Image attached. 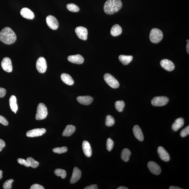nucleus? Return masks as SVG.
Instances as JSON below:
<instances>
[{
    "instance_id": "obj_1",
    "label": "nucleus",
    "mask_w": 189,
    "mask_h": 189,
    "mask_svg": "<svg viewBox=\"0 0 189 189\" xmlns=\"http://www.w3.org/2000/svg\"><path fill=\"white\" fill-rule=\"evenodd\" d=\"M16 40V35L12 29L5 27L0 32V40L3 43L11 44L14 43Z\"/></svg>"
},
{
    "instance_id": "obj_26",
    "label": "nucleus",
    "mask_w": 189,
    "mask_h": 189,
    "mask_svg": "<svg viewBox=\"0 0 189 189\" xmlns=\"http://www.w3.org/2000/svg\"><path fill=\"white\" fill-rule=\"evenodd\" d=\"M120 61L125 65H127L132 62L133 57L131 55H120L119 57Z\"/></svg>"
},
{
    "instance_id": "obj_14",
    "label": "nucleus",
    "mask_w": 189,
    "mask_h": 189,
    "mask_svg": "<svg viewBox=\"0 0 189 189\" xmlns=\"http://www.w3.org/2000/svg\"><path fill=\"white\" fill-rule=\"evenodd\" d=\"M161 66L164 69L168 71H172L175 69V65L172 61L165 59L161 61Z\"/></svg>"
},
{
    "instance_id": "obj_21",
    "label": "nucleus",
    "mask_w": 189,
    "mask_h": 189,
    "mask_svg": "<svg viewBox=\"0 0 189 189\" xmlns=\"http://www.w3.org/2000/svg\"><path fill=\"white\" fill-rule=\"evenodd\" d=\"M76 127L74 126L68 125L66 126L62 133V136L64 137H69L73 134L75 132Z\"/></svg>"
},
{
    "instance_id": "obj_4",
    "label": "nucleus",
    "mask_w": 189,
    "mask_h": 189,
    "mask_svg": "<svg viewBox=\"0 0 189 189\" xmlns=\"http://www.w3.org/2000/svg\"><path fill=\"white\" fill-rule=\"evenodd\" d=\"M47 109L45 105L42 103L39 104L37 108L36 119L37 120H44L47 117Z\"/></svg>"
},
{
    "instance_id": "obj_3",
    "label": "nucleus",
    "mask_w": 189,
    "mask_h": 189,
    "mask_svg": "<svg viewBox=\"0 0 189 189\" xmlns=\"http://www.w3.org/2000/svg\"><path fill=\"white\" fill-rule=\"evenodd\" d=\"M150 39L151 42L157 44L162 40L163 34L162 31L158 29H152L150 34Z\"/></svg>"
},
{
    "instance_id": "obj_20",
    "label": "nucleus",
    "mask_w": 189,
    "mask_h": 189,
    "mask_svg": "<svg viewBox=\"0 0 189 189\" xmlns=\"http://www.w3.org/2000/svg\"><path fill=\"white\" fill-rule=\"evenodd\" d=\"M82 149L86 156L90 157L92 156V151L89 143L87 141H84L82 142Z\"/></svg>"
},
{
    "instance_id": "obj_18",
    "label": "nucleus",
    "mask_w": 189,
    "mask_h": 189,
    "mask_svg": "<svg viewBox=\"0 0 189 189\" xmlns=\"http://www.w3.org/2000/svg\"><path fill=\"white\" fill-rule=\"evenodd\" d=\"M77 100L81 105H89L92 103L93 99L89 96H80L77 97Z\"/></svg>"
},
{
    "instance_id": "obj_41",
    "label": "nucleus",
    "mask_w": 189,
    "mask_h": 189,
    "mask_svg": "<svg viewBox=\"0 0 189 189\" xmlns=\"http://www.w3.org/2000/svg\"><path fill=\"white\" fill-rule=\"evenodd\" d=\"M5 144L4 141L0 139V152L5 147Z\"/></svg>"
},
{
    "instance_id": "obj_30",
    "label": "nucleus",
    "mask_w": 189,
    "mask_h": 189,
    "mask_svg": "<svg viewBox=\"0 0 189 189\" xmlns=\"http://www.w3.org/2000/svg\"><path fill=\"white\" fill-rule=\"evenodd\" d=\"M27 162L28 163L29 166L33 168H37L39 165V163L37 161L35 160L32 158L29 157L27 159Z\"/></svg>"
},
{
    "instance_id": "obj_12",
    "label": "nucleus",
    "mask_w": 189,
    "mask_h": 189,
    "mask_svg": "<svg viewBox=\"0 0 189 189\" xmlns=\"http://www.w3.org/2000/svg\"><path fill=\"white\" fill-rule=\"evenodd\" d=\"M147 167L150 171L154 175H158L160 174L161 168L156 163L150 161L148 163Z\"/></svg>"
},
{
    "instance_id": "obj_28",
    "label": "nucleus",
    "mask_w": 189,
    "mask_h": 189,
    "mask_svg": "<svg viewBox=\"0 0 189 189\" xmlns=\"http://www.w3.org/2000/svg\"><path fill=\"white\" fill-rule=\"evenodd\" d=\"M125 105V103L123 101H117L115 103V107L116 110L120 112L123 111Z\"/></svg>"
},
{
    "instance_id": "obj_24",
    "label": "nucleus",
    "mask_w": 189,
    "mask_h": 189,
    "mask_svg": "<svg viewBox=\"0 0 189 189\" xmlns=\"http://www.w3.org/2000/svg\"><path fill=\"white\" fill-rule=\"evenodd\" d=\"M9 102L11 110L15 113H16L18 109L17 104H16V96L12 95L11 96L9 99Z\"/></svg>"
},
{
    "instance_id": "obj_32",
    "label": "nucleus",
    "mask_w": 189,
    "mask_h": 189,
    "mask_svg": "<svg viewBox=\"0 0 189 189\" xmlns=\"http://www.w3.org/2000/svg\"><path fill=\"white\" fill-rule=\"evenodd\" d=\"M115 120L113 117L110 115H107V116L105 125L107 127H112L114 125Z\"/></svg>"
},
{
    "instance_id": "obj_44",
    "label": "nucleus",
    "mask_w": 189,
    "mask_h": 189,
    "mask_svg": "<svg viewBox=\"0 0 189 189\" xmlns=\"http://www.w3.org/2000/svg\"><path fill=\"white\" fill-rule=\"evenodd\" d=\"M189 41H188V43L187 44V46H186L187 51V52H188V54H189Z\"/></svg>"
},
{
    "instance_id": "obj_6",
    "label": "nucleus",
    "mask_w": 189,
    "mask_h": 189,
    "mask_svg": "<svg viewBox=\"0 0 189 189\" xmlns=\"http://www.w3.org/2000/svg\"><path fill=\"white\" fill-rule=\"evenodd\" d=\"M169 99L165 96H157L152 100L151 104L154 106L161 107L166 105Z\"/></svg>"
},
{
    "instance_id": "obj_22",
    "label": "nucleus",
    "mask_w": 189,
    "mask_h": 189,
    "mask_svg": "<svg viewBox=\"0 0 189 189\" xmlns=\"http://www.w3.org/2000/svg\"><path fill=\"white\" fill-rule=\"evenodd\" d=\"M184 124V120L183 118H179L175 120V123L172 125V129L174 131H177L182 127Z\"/></svg>"
},
{
    "instance_id": "obj_15",
    "label": "nucleus",
    "mask_w": 189,
    "mask_h": 189,
    "mask_svg": "<svg viewBox=\"0 0 189 189\" xmlns=\"http://www.w3.org/2000/svg\"><path fill=\"white\" fill-rule=\"evenodd\" d=\"M81 176V172L78 168H74L73 174L70 180V183L72 184H74L78 181L80 179Z\"/></svg>"
},
{
    "instance_id": "obj_23",
    "label": "nucleus",
    "mask_w": 189,
    "mask_h": 189,
    "mask_svg": "<svg viewBox=\"0 0 189 189\" xmlns=\"http://www.w3.org/2000/svg\"><path fill=\"white\" fill-rule=\"evenodd\" d=\"M61 79L65 84L72 86L74 83V81L72 78L69 74L66 73H63L61 76Z\"/></svg>"
},
{
    "instance_id": "obj_11",
    "label": "nucleus",
    "mask_w": 189,
    "mask_h": 189,
    "mask_svg": "<svg viewBox=\"0 0 189 189\" xmlns=\"http://www.w3.org/2000/svg\"><path fill=\"white\" fill-rule=\"evenodd\" d=\"M1 67L5 72L10 73L12 71V65L11 61L8 57L3 59L1 62Z\"/></svg>"
},
{
    "instance_id": "obj_34",
    "label": "nucleus",
    "mask_w": 189,
    "mask_h": 189,
    "mask_svg": "<svg viewBox=\"0 0 189 189\" xmlns=\"http://www.w3.org/2000/svg\"><path fill=\"white\" fill-rule=\"evenodd\" d=\"M107 149L108 151L112 150L114 146V142L112 139L109 138L107 139Z\"/></svg>"
},
{
    "instance_id": "obj_33",
    "label": "nucleus",
    "mask_w": 189,
    "mask_h": 189,
    "mask_svg": "<svg viewBox=\"0 0 189 189\" xmlns=\"http://www.w3.org/2000/svg\"><path fill=\"white\" fill-rule=\"evenodd\" d=\"M68 149L67 147L65 146H64L61 147L55 148L53 150L54 152L62 154L66 152H67Z\"/></svg>"
},
{
    "instance_id": "obj_9",
    "label": "nucleus",
    "mask_w": 189,
    "mask_h": 189,
    "mask_svg": "<svg viewBox=\"0 0 189 189\" xmlns=\"http://www.w3.org/2000/svg\"><path fill=\"white\" fill-rule=\"evenodd\" d=\"M75 32L78 37L81 39L86 40L87 39L88 30L84 27L79 26L76 28Z\"/></svg>"
},
{
    "instance_id": "obj_47",
    "label": "nucleus",
    "mask_w": 189,
    "mask_h": 189,
    "mask_svg": "<svg viewBox=\"0 0 189 189\" xmlns=\"http://www.w3.org/2000/svg\"><path fill=\"white\" fill-rule=\"evenodd\" d=\"M188 41H189L188 40H187V42H188Z\"/></svg>"
},
{
    "instance_id": "obj_17",
    "label": "nucleus",
    "mask_w": 189,
    "mask_h": 189,
    "mask_svg": "<svg viewBox=\"0 0 189 189\" xmlns=\"http://www.w3.org/2000/svg\"><path fill=\"white\" fill-rule=\"evenodd\" d=\"M20 14L24 18L28 19H33L34 17V13L30 9L24 7L20 11Z\"/></svg>"
},
{
    "instance_id": "obj_31",
    "label": "nucleus",
    "mask_w": 189,
    "mask_h": 189,
    "mask_svg": "<svg viewBox=\"0 0 189 189\" xmlns=\"http://www.w3.org/2000/svg\"><path fill=\"white\" fill-rule=\"evenodd\" d=\"M67 8L68 9V10L72 12H78L79 10V7L77 5L73 3L68 4L67 5Z\"/></svg>"
},
{
    "instance_id": "obj_16",
    "label": "nucleus",
    "mask_w": 189,
    "mask_h": 189,
    "mask_svg": "<svg viewBox=\"0 0 189 189\" xmlns=\"http://www.w3.org/2000/svg\"><path fill=\"white\" fill-rule=\"evenodd\" d=\"M69 62L73 64H81L84 62V59L81 55H70L68 57Z\"/></svg>"
},
{
    "instance_id": "obj_37",
    "label": "nucleus",
    "mask_w": 189,
    "mask_h": 189,
    "mask_svg": "<svg viewBox=\"0 0 189 189\" xmlns=\"http://www.w3.org/2000/svg\"><path fill=\"white\" fill-rule=\"evenodd\" d=\"M19 164L23 165L27 167H29V166L28 163L27 162V160H25V159L22 158H19L17 160Z\"/></svg>"
},
{
    "instance_id": "obj_8",
    "label": "nucleus",
    "mask_w": 189,
    "mask_h": 189,
    "mask_svg": "<svg viewBox=\"0 0 189 189\" xmlns=\"http://www.w3.org/2000/svg\"><path fill=\"white\" fill-rule=\"evenodd\" d=\"M46 22L50 28L53 30H56L59 27L58 21L54 16L52 15L48 16L46 18Z\"/></svg>"
},
{
    "instance_id": "obj_2",
    "label": "nucleus",
    "mask_w": 189,
    "mask_h": 189,
    "mask_svg": "<svg viewBox=\"0 0 189 189\" xmlns=\"http://www.w3.org/2000/svg\"><path fill=\"white\" fill-rule=\"evenodd\" d=\"M122 6L120 0H107L104 6V10L106 14H112L118 11Z\"/></svg>"
},
{
    "instance_id": "obj_25",
    "label": "nucleus",
    "mask_w": 189,
    "mask_h": 189,
    "mask_svg": "<svg viewBox=\"0 0 189 189\" xmlns=\"http://www.w3.org/2000/svg\"><path fill=\"white\" fill-rule=\"evenodd\" d=\"M122 31L121 27L119 25L116 24L112 27L110 31V33L112 36L116 37L121 34Z\"/></svg>"
},
{
    "instance_id": "obj_40",
    "label": "nucleus",
    "mask_w": 189,
    "mask_h": 189,
    "mask_svg": "<svg viewBox=\"0 0 189 189\" xmlns=\"http://www.w3.org/2000/svg\"><path fill=\"white\" fill-rule=\"evenodd\" d=\"M6 93V90L5 89L0 88V98L4 97Z\"/></svg>"
},
{
    "instance_id": "obj_35",
    "label": "nucleus",
    "mask_w": 189,
    "mask_h": 189,
    "mask_svg": "<svg viewBox=\"0 0 189 189\" xmlns=\"http://www.w3.org/2000/svg\"><path fill=\"white\" fill-rule=\"evenodd\" d=\"M14 180L10 179L7 180L4 183L3 188L4 189H11L12 188V183L14 182Z\"/></svg>"
},
{
    "instance_id": "obj_36",
    "label": "nucleus",
    "mask_w": 189,
    "mask_h": 189,
    "mask_svg": "<svg viewBox=\"0 0 189 189\" xmlns=\"http://www.w3.org/2000/svg\"><path fill=\"white\" fill-rule=\"evenodd\" d=\"M180 136L182 137H185L189 134V126H187L183 129L180 132Z\"/></svg>"
},
{
    "instance_id": "obj_13",
    "label": "nucleus",
    "mask_w": 189,
    "mask_h": 189,
    "mask_svg": "<svg viewBox=\"0 0 189 189\" xmlns=\"http://www.w3.org/2000/svg\"><path fill=\"white\" fill-rule=\"evenodd\" d=\"M157 151L159 157L162 160L168 162L170 160L169 154L162 146H159L158 148Z\"/></svg>"
},
{
    "instance_id": "obj_27",
    "label": "nucleus",
    "mask_w": 189,
    "mask_h": 189,
    "mask_svg": "<svg viewBox=\"0 0 189 189\" xmlns=\"http://www.w3.org/2000/svg\"><path fill=\"white\" fill-rule=\"evenodd\" d=\"M131 155V151L127 148H125L122 151L121 157L122 160L125 162H128L129 160Z\"/></svg>"
},
{
    "instance_id": "obj_29",
    "label": "nucleus",
    "mask_w": 189,
    "mask_h": 189,
    "mask_svg": "<svg viewBox=\"0 0 189 189\" xmlns=\"http://www.w3.org/2000/svg\"><path fill=\"white\" fill-rule=\"evenodd\" d=\"M54 173L57 176L61 177L62 179H64L66 177L67 173L65 170L60 169H57L54 170Z\"/></svg>"
},
{
    "instance_id": "obj_10",
    "label": "nucleus",
    "mask_w": 189,
    "mask_h": 189,
    "mask_svg": "<svg viewBox=\"0 0 189 189\" xmlns=\"http://www.w3.org/2000/svg\"><path fill=\"white\" fill-rule=\"evenodd\" d=\"M46 132V130L45 129H35L28 131L26 136L29 137H34L42 136Z\"/></svg>"
},
{
    "instance_id": "obj_46",
    "label": "nucleus",
    "mask_w": 189,
    "mask_h": 189,
    "mask_svg": "<svg viewBox=\"0 0 189 189\" xmlns=\"http://www.w3.org/2000/svg\"><path fill=\"white\" fill-rule=\"evenodd\" d=\"M3 178V171L0 170V180Z\"/></svg>"
},
{
    "instance_id": "obj_42",
    "label": "nucleus",
    "mask_w": 189,
    "mask_h": 189,
    "mask_svg": "<svg viewBox=\"0 0 189 189\" xmlns=\"http://www.w3.org/2000/svg\"><path fill=\"white\" fill-rule=\"evenodd\" d=\"M98 188L97 185H90V186H87L84 188V189H97Z\"/></svg>"
},
{
    "instance_id": "obj_7",
    "label": "nucleus",
    "mask_w": 189,
    "mask_h": 189,
    "mask_svg": "<svg viewBox=\"0 0 189 189\" xmlns=\"http://www.w3.org/2000/svg\"><path fill=\"white\" fill-rule=\"evenodd\" d=\"M36 66L37 70L40 73H45L47 70V63L44 57H39L37 60Z\"/></svg>"
},
{
    "instance_id": "obj_43",
    "label": "nucleus",
    "mask_w": 189,
    "mask_h": 189,
    "mask_svg": "<svg viewBox=\"0 0 189 189\" xmlns=\"http://www.w3.org/2000/svg\"><path fill=\"white\" fill-rule=\"evenodd\" d=\"M183 188H179L178 187L171 186L170 187L169 189H182Z\"/></svg>"
},
{
    "instance_id": "obj_38",
    "label": "nucleus",
    "mask_w": 189,
    "mask_h": 189,
    "mask_svg": "<svg viewBox=\"0 0 189 189\" xmlns=\"http://www.w3.org/2000/svg\"><path fill=\"white\" fill-rule=\"evenodd\" d=\"M0 123L5 126H7L9 124L6 118L1 115H0Z\"/></svg>"
},
{
    "instance_id": "obj_19",
    "label": "nucleus",
    "mask_w": 189,
    "mask_h": 189,
    "mask_svg": "<svg viewBox=\"0 0 189 189\" xmlns=\"http://www.w3.org/2000/svg\"><path fill=\"white\" fill-rule=\"evenodd\" d=\"M134 136L138 140L142 142L144 140V136L142 130L138 125H135L133 129Z\"/></svg>"
},
{
    "instance_id": "obj_45",
    "label": "nucleus",
    "mask_w": 189,
    "mask_h": 189,
    "mask_svg": "<svg viewBox=\"0 0 189 189\" xmlns=\"http://www.w3.org/2000/svg\"><path fill=\"white\" fill-rule=\"evenodd\" d=\"M128 188H127V187H125V186H120L119 187H118V188H117V189H128Z\"/></svg>"
},
{
    "instance_id": "obj_5",
    "label": "nucleus",
    "mask_w": 189,
    "mask_h": 189,
    "mask_svg": "<svg viewBox=\"0 0 189 189\" xmlns=\"http://www.w3.org/2000/svg\"><path fill=\"white\" fill-rule=\"evenodd\" d=\"M105 82L108 84L111 87L116 89L119 87L120 83L118 81L110 74H105L104 76Z\"/></svg>"
},
{
    "instance_id": "obj_39",
    "label": "nucleus",
    "mask_w": 189,
    "mask_h": 189,
    "mask_svg": "<svg viewBox=\"0 0 189 189\" xmlns=\"http://www.w3.org/2000/svg\"><path fill=\"white\" fill-rule=\"evenodd\" d=\"M44 187L42 185L38 184H33L31 187L30 189H44Z\"/></svg>"
}]
</instances>
